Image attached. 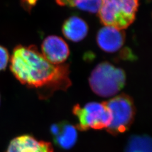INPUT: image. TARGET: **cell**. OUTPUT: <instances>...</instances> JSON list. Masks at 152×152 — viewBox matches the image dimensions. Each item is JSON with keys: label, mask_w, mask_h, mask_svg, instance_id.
I'll return each instance as SVG.
<instances>
[{"label": "cell", "mask_w": 152, "mask_h": 152, "mask_svg": "<svg viewBox=\"0 0 152 152\" xmlns=\"http://www.w3.org/2000/svg\"><path fill=\"white\" fill-rule=\"evenodd\" d=\"M0 101H1V99H0Z\"/></svg>", "instance_id": "obj_15"}, {"label": "cell", "mask_w": 152, "mask_h": 152, "mask_svg": "<svg viewBox=\"0 0 152 152\" xmlns=\"http://www.w3.org/2000/svg\"><path fill=\"white\" fill-rule=\"evenodd\" d=\"M96 40L99 46L103 51L114 53L124 45L125 33L115 28L105 26L99 31Z\"/></svg>", "instance_id": "obj_8"}, {"label": "cell", "mask_w": 152, "mask_h": 152, "mask_svg": "<svg viewBox=\"0 0 152 152\" xmlns=\"http://www.w3.org/2000/svg\"><path fill=\"white\" fill-rule=\"evenodd\" d=\"M139 6V0H102L98 11L105 26L122 30L134 22Z\"/></svg>", "instance_id": "obj_3"}, {"label": "cell", "mask_w": 152, "mask_h": 152, "mask_svg": "<svg viewBox=\"0 0 152 152\" xmlns=\"http://www.w3.org/2000/svg\"><path fill=\"white\" fill-rule=\"evenodd\" d=\"M127 152H151V141L148 137H134L129 141Z\"/></svg>", "instance_id": "obj_12"}, {"label": "cell", "mask_w": 152, "mask_h": 152, "mask_svg": "<svg viewBox=\"0 0 152 152\" xmlns=\"http://www.w3.org/2000/svg\"><path fill=\"white\" fill-rule=\"evenodd\" d=\"M73 113L78 120L77 129L82 131L107 128L111 118L105 102H91L82 107L77 104Z\"/></svg>", "instance_id": "obj_5"}, {"label": "cell", "mask_w": 152, "mask_h": 152, "mask_svg": "<svg viewBox=\"0 0 152 152\" xmlns=\"http://www.w3.org/2000/svg\"><path fill=\"white\" fill-rule=\"evenodd\" d=\"M10 69L22 84L42 90L44 98L71 86L68 65L50 63L34 46H17L11 55Z\"/></svg>", "instance_id": "obj_1"}, {"label": "cell", "mask_w": 152, "mask_h": 152, "mask_svg": "<svg viewBox=\"0 0 152 152\" xmlns=\"http://www.w3.org/2000/svg\"><path fill=\"white\" fill-rule=\"evenodd\" d=\"M9 60V55L7 49L0 46V71L5 69Z\"/></svg>", "instance_id": "obj_13"}, {"label": "cell", "mask_w": 152, "mask_h": 152, "mask_svg": "<svg viewBox=\"0 0 152 152\" xmlns=\"http://www.w3.org/2000/svg\"><path fill=\"white\" fill-rule=\"evenodd\" d=\"M87 23L78 16H71L65 20L62 32L65 37L73 42H79L85 38L88 33Z\"/></svg>", "instance_id": "obj_10"}, {"label": "cell", "mask_w": 152, "mask_h": 152, "mask_svg": "<svg viewBox=\"0 0 152 152\" xmlns=\"http://www.w3.org/2000/svg\"><path fill=\"white\" fill-rule=\"evenodd\" d=\"M77 127L66 122L54 124L51 128L55 142L61 148L69 149L76 144L77 139Z\"/></svg>", "instance_id": "obj_9"}, {"label": "cell", "mask_w": 152, "mask_h": 152, "mask_svg": "<svg viewBox=\"0 0 152 152\" xmlns=\"http://www.w3.org/2000/svg\"><path fill=\"white\" fill-rule=\"evenodd\" d=\"M125 82V72L108 62L98 64L89 78V84L93 92L103 98L115 95L124 87Z\"/></svg>", "instance_id": "obj_2"}, {"label": "cell", "mask_w": 152, "mask_h": 152, "mask_svg": "<svg viewBox=\"0 0 152 152\" xmlns=\"http://www.w3.org/2000/svg\"><path fill=\"white\" fill-rule=\"evenodd\" d=\"M105 103L111 118L107 131L115 135L127 130L135 114V107L132 98L126 94H121Z\"/></svg>", "instance_id": "obj_4"}, {"label": "cell", "mask_w": 152, "mask_h": 152, "mask_svg": "<svg viewBox=\"0 0 152 152\" xmlns=\"http://www.w3.org/2000/svg\"><path fill=\"white\" fill-rule=\"evenodd\" d=\"M42 54L50 63L60 65L69 55V49L65 41L56 36H50L44 39L41 46Z\"/></svg>", "instance_id": "obj_6"}, {"label": "cell", "mask_w": 152, "mask_h": 152, "mask_svg": "<svg viewBox=\"0 0 152 152\" xmlns=\"http://www.w3.org/2000/svg\"><path fill=\"white\" fill-rule=\"evenodd\" d=\"M6 152H53V148L50 142L25 135L13 139Z\"/></svg>", "instance_id": "obj_7"}, {"label": "cell", "mask_w": 152, "mask_h": 152, "mask_svg": "<svg viewBox=\"0 0 152 152\" xmlns=\"http://www.w3.org/2000/svg\"><path fill=\"white\" fill-rule=\"evenodd\" d=\"M37 0H22V5L26 9H30L33 6L35 5Z\"/></svg>", "instance_id": "obj_14"}, {"label": "cell", "mask_w": 152, "mask_h": 152, "mask_svg": "<svg viewBox=\"0 0 152 152\" xmlns=\"http://www.w3.org/2000/svg\"><path fill=\"white\" fill-rule=\"evenodd\" d=\"M56 2L60 5L73 7L83 11L96 13L100 8L102 0H56Z\"/></svg>", "instance_id": "obj_11"}]
</instances>
